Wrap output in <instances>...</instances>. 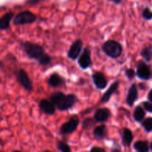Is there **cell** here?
<instances>
[{"mask_svg": "<svg viewBox=\"0 0 152 152\" xmlns=\"http://www.w3.org/2000/svg\"><path fill=\"white\" fill-rule=\"evenodd\" d=\"M13 152H20V151H13Z\"/></svg>", "mask_w": 152, "mask_h": 152, "instance_id": "obj_34", "label": "cell"}, {"mask_svg": "<svg viewBox=\"0 0 152 152\" xmlns=\"http://www.w3.org/2000/svg\"><path fill=\"white\" fill-rule=\"evenodd\" d=\"M125 74L129 80H132L135 77L136 73L134 71V70L132 69V68H128V69L125 70Z\"/></svg>", "mask_w": 152, "mask_h": 152, "instance_id": "obj_27", "label": "cell"}, {"mask_svg": "<svg viewBox=\"0 0 152 152\" xmlns=\"http://www.w3.org/2000/svg\"><path fill=\"white\" fill-rule=\"evenodd\" d=\"M78 125V117L77 116H74L68 122L63 124V126L61 128V132L63 134H67L72 133L73 132H75L77 129Z\"/></svg>", "mask_w": 152, "mask_h": 152, "instance_id": "obj_7", "label": "cell"}, {"mask_svg": "<svg viewBox=\"0 0 152 152\" xmlns=\"http://www.w3.org/2000/svg\"><path fill=\"white\" fill-rule=\"evenodd\" d=\"M110 117V111L107 108L96 110L94 114V120L97 123H104Z\"/></svg>", "mask_w": 152, "mask_h": 152, "instance_id": "obj_11", "label": "cell"}, {"mask_svg": "<svg viewBox=\"0 0 152 152\" xmlns=\"http://www.w3.org/2000/svg\"><path fill=\"white\" fill-rule=\"evenodd\" d=\"M82 47H83V42L80 39H77L73 42L68 51V57L72 60H75L77 59L81 52Z\"/></svg>", "mask_w": 152, "mask_h": 152, "instance_id": "obj_9", "label": "cell"}, {"mask_svg": "<svg viewBox=\"0 0 152 152\" xmlns=\"http://www.w3.org/2000/svg\"><path fill=\"white\" fill-rule=\"evenodd\" d=\"M145 116V113L143 108L141 106H137L135 108L134 113V120L137 122H141L144 119Z\"/></svg>", "mask_w": 152, "mask_h": 152, "instance_id": "obj_19", "label": "cell"}, {"mask_svg": "<svg viewBox=\"0 0 152 152\" xmlns=\"http://www.w3.org/2000/svg\"><path fill=\"white\" fill-rule=\"evenodd\" d=\"M45 152H50V151H45Z\"/></svg>", "mask_w": 152, "mask_h": 152, "instance_id": "obj_35", "label": "cell"}, {"mask_svg": "<svg viewBox=\"0 0 152 152\" xmlns=\"http://www.w3.org/2000/svg\"><path fill=\"white\" fill-rule=\"evenodd\" d=\"M77 62H78V65L80 68H82L83 70L86 69L91 66L92 59H91V52L89 48H84V50H83L82 53L78 57Z\"/></svg>", "mask_w": 152, "mask_h": 152, "instance_id": "obj_8", "label": "cell"}, {"mask_svg": "<svg viewBox=\"0 0 152 152\" xmlns=\"http://www.w3.org/2000/svg\"><path fill=\"white\" fill-rule=\"evenodd\" d=\"M102 50L107 56L112 59L119 57L122 53V47L121 44L115 40H109L104 43Z\"/></svg>", "mask_w": 152, "mask_h": 152, "instance_id": "obj_2", "label": "cell"}, {"mask_svg": "<svg viewBox=\"0 0 152 152\" xmlns=\"http://www.w3.org/2000/svg\"><path fill=\"white\" fill-rule=\"evenodd\" d=\"M43 1H44V0H27L26 4H29V5H36V4H39Z\"/></svg>", "mask_w": 152, "mask_h": 152, "instance_id": "obj_29", "label": "cell"}, {"mask_svg": "<svg viewBox=\"0 0 152 152\" xmlns=\"http://www.w3.org/2000/svg\"><path fill=\"white\" fill-rule=\"evenodd\" d=\"M0 152H1V151H0Z\"/></svg>", "mask_w": 152, "mask_h": 152, "instance_id": "obj_36", "label": "cell"}, {"mask_svg": "<svg viewBox=\"0 0 152 152\" xmlns=\"http://www.w3.org/2000/svg\"><path fill=\"white\" fill-rule=\"evenodd\" d=\"M13 17V13L12 12H9L0 18V30L7 29L10 27V22Z\"/></svg>", "mask_w": 152, "mask_h": 152, "instance_id": "obj_16", "label": "cell"}, {"mask_svg": "<svg viewBox=\"0 0 152 152\" xmlns=\"http://www.w3.org/2000/svg\"><path fill=\"white\" fill-rule=\"evenodd\" d=\"M37 20V16L34 13L25 10L18 13L13 19V23L16 25H22L26 24H31Z\"/></svg>", "mask_w": 152, "mask_h": 152, "instance_id": "obj_4", "label": "cell"}, {"mask_svg": "<svg viewBox=\"0 0 152 152\" xmlns=\"http://www.w3.org/2000/svg\"><path fill=\"white\" fill-rule=\"evenodd\" d=\"M39 107L41 111L48 115H52L55 112V105L52 101L48 99H42L39 103Z\"/></svg>", "mask_w": 152, "mask_h": 152, "instance_id": "obj_12", "label": "cell"}, {"mask_svg": "<svg viewBox=\"0 0 152 152\" xmlns=\"http://www.w3.org/2000/svg\"><path fill=\"white\" fill-rule=\"evenodd\" d=\"M48 83L53 88H58L65 83V80L58 74H52L48 79Z\"/></svg>", "mask_w": 152, "mask_h": 152, "instance_id": "obj_14", "label": "cell"}, {"mask_svg": "<svg viewBox=\"0 0 152 152\" xmlns=\"http://www.w3.org/2000/svg\"><path fill=\"white\" fill-rule=\"evenodd\" d=\"M119 82L118 81L114 82V83H113V84L110 86V88L107 89V91L104 94V95H103L102 97H101V102H108V101L110 100V97H111L112 95H113V94L116 91V90L118 89V88H119Z\"/></svg>", "mask_w": 152, "mask_h": 152, "instance_id": "obj_15", "label": "cell"}, {"mask_svg": "<svg viewBox=\"0 0 152 152\" xmlns=\"http://www.w3.org/2000/svg\"><path fill=\"white\" fill-rule=\"evenodd\" d=\"M142 17L145 19H147V20H150L152 19V11L149 8L146 7L144 9V10L142 11Z\"/></svg>", "mask_w": 152, "mask_h": 152, "instance_id": "obj_26", "label": "cell"}, {"mask_svg": "<svg viewBox=\"0 0 152 152\" xmlns=\"http://www.w3.org/2000/svg\"><path fill=\"white\" fill-rule=\"evenodd\" d=\"M142 126L146 132H151L152 131V118L149 117V118L145 119L144 121L142 122Z\"/></svg>", "mask_w": 152, "mask_h": 152, "instance_id": "obj_24", "label": "cell"}, {"mask_svg": "<svg viewBox=\"0 0 152 152\" xmlns=\"http://www.w3.org/2000/svg\"><path fill=\"white\" fill-rule=\"evenodd\" d=\"M134 148L139 152H148V145L145 141H137L134 144Z\"/></svg>", "mask_w": 152, "mask_h": 152, "instance_id": "obj_20", "label": "cell"}, {"mask_svg": "<svg viewBox=\"0 0 152 152\" xmlns=\"http://www.w3.org/2000/svg\"><path fill=\"white\" fill-rule=\"evenodd\" d=\"M51 101L60 111H66L73 107L77 102V96L75 94L66 95L63 92L58 91L52 94Z\"/></svg>", "mask_w": 152, "mask_h": 152, "instance_id": "obj_1", "label": "cell"}, {"mask_svg": "<svg viewBox=\"0 0 152 152\" xmlns=\"http://www.w3.org/2000/svg\"><path fill=\"white\" fill-rule=\"evenodd\" d=\"M110 1H113V3H115V4H119L122 2V0H110Z\"/></svg>", "mask_w": 152, "mask_h": 152, "instance_id": "obj_32", "label": "cell"}, {"mask_svg": "<svg viewBox=\"0 0 152 152\" xmlns=\"http://www.w3.org/2000/svg\"><path fill=\"white\" fill-rule=\"evenodd\" d=\"M16 80H17L18 83L26 91H30L32 90V83H31V80H30L28 74H27L25 70L19 69L16 72Z\"/></svg>", "mask_w": 152, "mask_h": 152, "instance_id": "obj_5", "label": "cell"}, {"mask_svg": "<svg viewBox=\"0 0 152 152\" xmlns=\"http://www.w3.org/2000/svg\"><path fill=\"white\" fill-rule=\"evenodd\" d=\"M106 133H107V127L104 125L96 127L93 132L94 136L101 139L105 137Z\"/></svg>", "mask_w": 152, "mask_h": 152, "instance_id": "obj_18", "label": "cell"}, {"mask_svg": "<svg viewBox=\"0 0 152 152\" xmlns=\"http://www.w3.org/2000/svg\"><path fill=\"white\" fill-rule=\"evenodd\" d=\"M51 61H52L51 56H49V55H48L47 53H45L40 58V59L38 60V62L42 65H47L50 63Z\"/></svg>", "mask_w": 152, "mask_h": 152, "instance_id": "obj_23", "label": "cell"}, {"mask_svg": "<svg viewBox=\"0 0 152 152\" xmlns=\"http://www.w3.org/2000/svg\"><path fill=\"white\" fill-rule=\"evenodd\" d=\"M143 105H144V108L146 111H148V112L152 113V103L148 102H145L144 103H143Z\"/></svg>", "mask_w": 152, "mask_h": 152, "instance_id": "obj_28", "label": "cell"}, {"mask_svg": "<svg viewBox=\"0 0 152 152\" xmlns=\"http://www.w3.org/2000/svg\"><path fill=\"white\" fill-rule=\"evenodd\" d=\"M133 134L128 129H124L122 132V142L125 145H130L133 140Z\"/></svg>", "mask_w": 152, "mask_h": 152, "instance_id": "obj_17", "label": "cell"}, {"mask_svg": "<svg viewBox=\"0 0 152 152\" xmlns=\"http://www.w3.org/2000/svg\"><path fill=\"white\" fill-rule=\"evenodd\" d=\"M141 55L146 61H150L152 58V48L150 47L145 48L142 50Z\"/></svg>", "mask_w": 152, "mask_h": 152, "instance_id": "obj_21", "label": "cell"}, {"mask_svg": "<svg viewBox=\"0 0 152 152\" xmlns=\"http://www.w3.org/2000/svg\"><path fill=\"white\" fill-rule=\"evenodd\" d=\"M82 126L83 129H90L95 126V121L92 118H86L83 120Z\"/></svg>", "mask_w": 152, "mask_h": 152, "instance_id": "obj_22", "label": "cell"}, {"mask_svg": "<svg viewBox=\"0 0 152 152\" xmlns=\"http://www.w3.org/2000/svg\"><path fill=\"white\" fill-rule=\"evenodd\" d=\"M94 85L98 89H104L107 86V80L101 72H95L92 76Z\"/></svg>", "mask_w": 152, "mask_h": 152, "instance_id": "obj_10", "label": "cell"}, {"mask_svg": "<svg viewBox=\"0 0 152 152\" xmlns=\"http://www.w3.org/2000/svg\"><path fill=\"white\" fill-rule=\"evenodd\" d=\"M90 152H105L103 148H99V147H93V148L91 149Z\"/></svg>", "mask_w": 152, "mask_h": 152, "instance_id": "obj_30", "label": "cell"}, {"mask_svg": "<svg viewBox=\"0 0 152 152\" xmlns=\"http://www.w3.org/2000/svg\"><path fill=\"white\" fill-rule=\"evenodd\" d=\"M148 99H149V101H150V102H152V89L150 91L148 95Z\"/></svg>", "mask_w": 152, "mask_h": 152, "instance_id": "obj_31", "label": "cell"}, {"mask_svg": "<svg viewBox=\"0 0 152 152\" xmlns=\"http://www.w3.org/2000/svg\"><path fill=\"white\" fill-rule=\"evenodd\" d=\"M137 75L139 79L148 80L152 77L151 68L143 62H140L137 65Z\"/></svg>", "mask_w": 152, "mask_h": 152, "instance_id": "obj_6", "label": "cell"}, {"mask_svg": "<svg viewBox=\"0 0 152 152\" xmlns=\"http://www.w3.org/2000/svg\"><path fill=\"white\" fill-rule=\"evenodd\" d=\"M138 98V91L135 84H133L128 90L126 102L129 106H132Z\"/></svg>", "mask_w": 152, "mask_h": 152, "instance_id": "obj_13", "label": "cell"}, {"mask_svg": "<svg viewBox=\"0 0 152 152\" xmlns=\"http://www.w3.org/2000/svg\"><path fill=\"white\" fill-rule=\"evenodd\" d=\"M58 148L61 152H71L69 146L66 142L60 141L58 143Z\"/></svg>", "mask_w": 152, "mask_h": 152, "instance_id": "obj_25", "label": "cell"}, {"mask_svg": "<svg viewBox=\"0 0 152 152\" xmlns=\"http://www.w3.org/2000/svg\"><path fill=\"white\" fill-rule=\"evenodd\" d=\"M22 48H23L24 51L30 59H36L37 61L45 53L43 48L40 45L35 44V43L26 42L22 44Z\"/></svg>", "mask_w": 152, "mask_h": 152, "instance_id": "obj_3", "label": "cell"}, {"mask_svg": "<svg viewBox=\"0 0 152 152\" xmlns=\"http://www.w3.org/2000/svg\"><path fill=\"white\" fill-rule=\"evenodd\" d=\"M151 150H152V143H151Z\"/></svg>", "mask_w": 152, "mask_h": 152, "instance_id": "obj_33", "label": "cell"}]
</instances>
